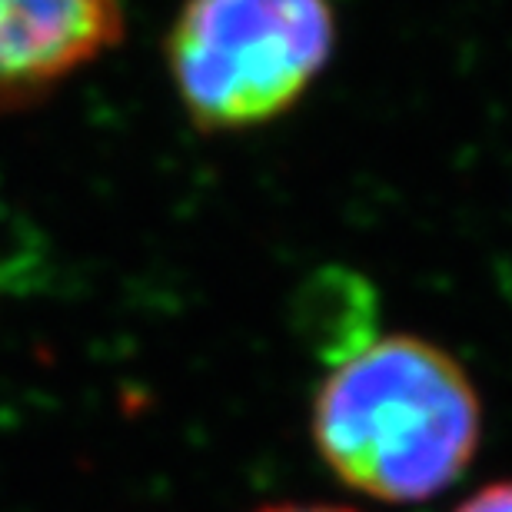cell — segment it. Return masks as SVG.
I'll use <instances>...</instances> for the list:
<instances>
[{
  "label": "cell",
  "mask_w": 512,
  "mask_h": 512,
  "mask_svg": "<svg viewBox=\"0 0 512 512\" xmlns=\"http://www.w3.org/2000/svg\"><path fill=\"white\" fill-rule=\"evenodd\" d=\"M310 436L330 473L380 503H426L473 463L483 403L453 353L416 333L353 346L313 396Z\"/></svg>",
  "instance_id": "6da1fadb"
},
{
  "label": "cell",
  "mask_w": 512,
  "mask_h": 512,
  "mask_svg": "<svg viewBox=\"0 0 512 512\" xmlns=\"http://www.w3.org/2000/svg\"><path fill=\"white\" fill-rule=\"evenodd\" d=\"M336 50L330 0H183L167 74L203 133H243L290 114Z\"/></svg>",
  "instance_id": "7a4b0ae2"
},
{
  "label": "cell",
  "mask_w": 512,
  "mask_h": 512,
  "mask_svg": "<svg viewBox=\"0 0 512 512\" xmlns=\"http://www.w3.org/2000/svg\"><path fill=\"white\" fill-rule=\"evenodd\" d=\"M124 37V0H0V114L80 74Z\"/></svg>",
  "instance_id": "3957f363"
},
{
  "label": "cell",
  "mask_w": 512,
  "mask_h": 512,
  "mask_svg": "<svg viewBox=\"0 0 512 512\" xmlns=\"http://www.w3.org/2000/svg\"><path fill=\"white\" fill-rule=\"evenodd\" d=\"M256 512H356V509L336 503H273V506H260Z\"/></svg>",
  "instance_id": "5b68a950"
},
{
  "label": "cell",
  "mask_w": 512,
  "mask_h": 512,
  "mask_svg": "<svg viewBox=\"0 0 512 512\" xmlns=\"http://www.w3.org/2000/svg\"><path fill=\"white\" fill-rule=\"evenodd\" d=\"M456 512H512V479L503 483H489L479 493L466 496L456 506Z\"/></svg>",
  "instance_id": "277c9868"
}]
</instances>
